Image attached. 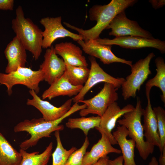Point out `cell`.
I'll list each match as a JSON object with an SVG mask.
<instances>
[{
  "label": "cell",
  "mask_w": 165,
  "mask_h": 165,
  "mask_svg": "<svg viewBox=\"0 0 165 165\" xmlns=\"http://www.w3.org/2000/svg\"><path fill=\"white\" fill-rule=\"evenodd\" d=\"M137 2L136 0H112L107 5L92 6L89 10V18L97 23L89 29L84 30L65 22L64 24L67 27L77 31L84 41L96 40L99 38L102 32L106 29L116 15Z\"/></svg>",
  "instance_id": "6da1fadb"
},
{
  "label": "cell",
  "mask_w": 165,
  "mask_h": 165,
  "mask_svg": "<svg viewBox=\"0 0 165 165\" xmlns=\"http://www.w3.org/2000/svg\"><path fill=\"white\" fill-rule=\"evenodd\" d=\"M84 105H80L77 102L75 103L69 110L63 116L55 120L46 121L42 118L25 119L18 123L14 128L15 133L25 131L31 135L20 145L21 149L26 150L36 145L39 140L44 137H50L51 134L56 131L64 129L63 125L59 124L65 118L74 113L84 108Z\"/></svg>",
  "instance_id": "7a4b0ae2"
},
{
  "label": "cell",
  "mask_w": 165,
  "mask_h": 165,
  "mask_svg": "<svg viewBox=\"0 0 165 165\" xmlns=\"http://www.w3.org/2000/svg\"><path fill=\"white\" fill-rule=\"evenodd\" d=\"M12 28L26 50L37 60L42 52V31L30 18H26L21 6L16 10V17L12 21Z\"/></svg>",
  "instance_id": "3957f363"
},
{
  "label": "cell",
  "mask_w": 165,
  "mask_h": 165,
  "mask_svg": "<svg viewBox=\"0 0 165 165\" xmlns=\"http://www.w3.org/2000/svg\"><path fill=\"white\" fill-rule=\"evenodd\" d=\"M144 109L142 108L139 97H137V102L134 109L125 113L123 118L117 122L121 125L125 126L128 131V135L136 143V147L141 158L147 159L154 150V146L144 140L143 129L141 123V118Z\"/></svg>",
  "instance_id": "277c9868"
},
{
  "label": "cell",
  "mask_w": 165,
  "mask_h": 165,
  "mask_svg": "<svg viewBox=\"0 0 165 165\" xmlns=\"http://www.w3.org/2000/svg\"><path fill=\"white\" fill-rule=\"evenodd\" d=\"M43 80V73L40 69L35 71L25 67H19L9 73L0 72V84L6 86L9 95L12 93L13 86L17 84L24 85L38 94L40 91L39 83Z\"/></svg>",
  "instance_id": "5b68a950"
},
{
  "label": "cell",
  "mask_w": 165,
  "mask_h": 165,
  "mask_svg": "<svg viewBox=\"0 0 165 165\" xmlns=\"http://www.w3.org/2000/svg\"><path fill=\"white\" fill-rule=\"evenodd\" d=\"M155 56L154 53L151 52L130 67L131 73L126 77L121 86L122 95L124 100L136 97L137 91L140 90L141 85L152 73L149 64Z\"/></svg>",
  "instance_id": "8992f818"
},
{
  "label": "cell",
  "mask_w": 165,
  "mask_h": 165,
  "mask_svg": "<svg viewBox=\"0 0 165 165\" xmlns=\"http://www.w3.org/2000/svg\"><path fill=\"white\" fill-rule=\"evenodd\" d=\"M118 88L112 84L105 82L103 88L96 95L91 98L80 100L86 105V107L81 110L79 112L81 116H85L90 114H97L101 117L108 107L118 99L117 92Z\"/></svg>",
  "instance_id": "52a82bcc"
},
{
  "label": "cell",
  "mask_w": 165,
  "mask_h": 165,
  "mask_svg": "<svg viewBox=\"0 0 165 165\" xmlns=\"http://www.w3.org/2000/svg\"><path fill=\"white\" fill-rule=\"evenodd\" d=\"M89 59L91 67L88 79L79 93L72 99L74 103L84 100L87 93L99 83H110L118 89L121 87L125 80L122 77H113L107 73L100 66L94 57H91Z\"/></svg>",
  "instance_id": "ba28073f"
},
{
  "label": "cell",
  "mask_w": 165,
  "mask_h": 165,
  "mask_svg": "<svg viewBox=\"0 0 165 165\" xmlns=\"http://www.w3.org/2000/svg\"><path fill=\"white\" fill-rule=\"evenodd\" d=\"M61 20V16L47 17L41 19L40 23L45 29L42 33V48H50L53 43L59 38L69 37L75 41L83 40L82 37L78 34L66 29L62 25Z\"/></svg>",
  "instance_id": "9c48e42d"
},
{
  "label": "cell",
  "mask_w": 165,
  "mask_h": 165,
  "mask_svg": "<svg viewBox=\"0 0 165 165\" xmlns=\"http://www.w3.org/2000/svg\"><path fill=\"white\" fill-rule=\"evenodd\" d=\"M109 29H111V31L109 35L116 38L133 36L154 38L150 32L141 28L136 21L127 18L125 11L115 16L106 28Z\"/></svg>",
  "instance_id": "30bf717a"
},
{
  "label": "cell",
  "mask_w": 165,
  "mask_h": 165,
  "mask_svg": "<svg viewBox=\"0 0 165 165\" xmlns=\"http://www.w3.org/2000/svg\"><path fill=\"white\" fill-rule=\"evenodd\" d=\"M102 44L111 46L118 45L123 48L138 49L152 48L159 50L162 53H165V42L158 38H147L138 36H128L113 39L100 38L95 40Z\"/></svg>",
  "instance_id": "8fae6325"
},
{
  "label": "cell",
  "mask_w": 165,
  "mask_h": 165,
  "mask_svg": "<svg viewBox=\"0 0 165 165\" xmlns=\"http://www.w3.org/2000/svg\"><path fill=\"white\" fill-rule=\"evenodd\" d=\"M29 92L32 98L27 99V105L32 106L38 109L42 114V118L46 121H53L60 118L71 107L72 99L67 100L61 106L57 107L48 101L41 99L34 90H30Z\"/></svg>",
  "instance_id": "7c38bea8"
},
{
  "label": "cell",
  "mask_w": 165,
  "mask_h": 165,
  "mask_svg": "<svg viewBox=\"0 0 165 165\" xmlns=\"http://www.w3.org/2000/svg\"><path fill=\"white\" fill-rule=\"evenodd\" d=\"M134 108L133 105L129 104L121 108L116 101L114 102L108 107L101 117L99 127L95 128L100 133H105L112 145L117 144L112 133V130L118 119L125 113L133 110Z\"/></svg>",
  "instance_id": "4fadbf2b"
},
{
  "label": "cell",
  "mask_w": 165,
  "mask_h": 165,
  "mask_svg": "<svg viewBox=\"0 0 165 165\" xmlns=\"http://www.w3.org/2000/svg\"><path fill=\"white\" fill-rule=\"evenodd\" d=\"M77 42L85 53L92 57L99 58L104 64L121 63L130 67L132 65V61L119 58L114 54L111 51L112 46L101 44L95 40H79Z\"/></svg>",
  "instance_id": "5bb4252c"
},
{
  "label": "cell",
  "mask_w": 165,
  "mask_h": 165,
  "mask_svg": "<svg viewBox=\"0 0 165 165\" xmlns=\"http://www.w3.org/2000/svg\"><path fill=\"white\" fill-rule=\"evenodd\" d=\"M65 67V63L58 57L54 47L52 46L47 48L44 55V60L40 65L43 80L50 85L63 75Z\"/></svg>",
  "instance_id": "9a60e30c"
},
{
  "label": "cell",
  "mask_w": 165,
  "mask_h": 165,
  "mask_svg": "<svg viewBox=\"0 0 165 165\" xmlns=\"http://www.w3.org/2000/svg\"><path fill=\"white\" fill-rule=\"evenodd\" d=\"M26 50L21 42L15 36L7 45L4 51L8 61L6 73L14 71L19 67H25L27 59Z\"/></svg>",
  "instance_id": "2e32d148"
},
{
  "label": "cell",
  "mask_w": 165,
  "mask_h": 165,
  "mask_svg": "<svg viewBox=\"0 0 165 165\" xmlns=\"http://www.w3.org/2000/svg\"><path fill=\"white\" fill-rule=\"evenodd\" d=\"M56 54L61 56L65 63L76 66L87 67L85 57L80 47L71 42H61L55 45Z\"/></svg>",
  "instance_id": "e0dca14e"
},
{
  "label": "cell",
  "mask_w": 165,
  "mask_h": 165,
  "mask_svg": "<svg viewBox=\"0 0 165 165\" xmlns=\"http://www.w3.org/2000/svg\"><path fill=\"white\" fill-rule=\"evenodd\" d=\"M101 137L98 142L92 147L90 151L84 155L82 165H92L101 158L107 156L111 153L120 154V150L113 147L107 136L104 133H101Z\"/></svg>",
  "instance_id": "ac0fdd59"
},
{
  "label": "cell",
  "mask_w": 165,
  "mask_h": 165,
  "mask_svg": "<svg viewBox=\"0 0 165 165\" xmlns=\"http://www.w3.org/2000/svg\"><path fill=\"white\" fill-rule=\"evenodd\" d=\"M147 105L143 113L144 123L142 125L145 141L160 148V141L157 122L150 102V95L146 96Z\"/></svg>",
  "instance_id": "d6986e66"
},
{
  "label": "cell",
  "mask_w": 165,
  "mask_h": 165,
  "mask_svg": "<svg viewBox=\"0 0 165 165\" xmlns=\"http://www.w3.org/2000/svg\"><path fill=\"white\" fill-rule=\"evenodd\" d=\"M112 134L120 148L123 165H137L134 159L136 143L132 139L127 138L128 134L126 127L123 125L118 126Z\"/></svg>",
  "instance_id": "ffe728a7"
},
{
  "label": "cell",
  "mask_w": 165,
  "mask_h": 165,
  "mask_svg": "<svg viewBox=\"0 0 165 165\" xmlns=\"http://www.w3.org/2000/svg\"><path fill=\"white\" fill-rule=\"evenodd\" d=\"M83 85L75 86L71 84L62 75L50 85V86L42 93V99L50 100L59 96L71 97L77 95L82 89Z\"/></svg>",
  "instance_id": "44dd1931"
},
{
  "label": "cell",
  "mask_w": 165,
  "mask_h": 165,
  "mask_svg": "<svg viewBox=\"0 0 165 165\" xmlns=\"http://www.w3.org/2000/svg\"><path fill=\"white\" fill-rule=\"evenodd\" d=\"M22 160L15 149L0 131V165H20Z\"/></svg>",
  "instance_id": "7402d4cb"
},
{
  "label": "cell",
  "mask_w": 165,
  "mask_h": 165,
  "mask_svg": "<svg viewBox=\"0 0 165 165\" xmlns=\"http://www.w3.org/2000/svg\"><path fill=\"white\" fill-rule=\"evenodd\" d=\"M156 73L152 78L145 84L146 96L150 95L152 88L155 86L159 88L162 92L160 95L162 101L165 104V63L163 58L158 57L155 60Z\"/></svg>",
  "instance_id": "603a6c76"
},
{
  "label": "cell",
  "mask_w": 165,
  "mask_h": 165,
  "mask_svg": "<svg viewBox=\"0 0 165 165\" xmlns=\"http://www.w3.org/2000/svg\"><path fill=\"white\" fill-rule=\"evenodd\" d=\"M53 148V143L51 142L40 154L39 152L28 153L20 148L19 152L22 160L20 165H47L52 155Z\"/></svg>",
  "instance_id": "cb8c5ba5"
},
{
  "label": "cell",
  "mask_w": 165,
  "mask_h": 165,
  "mask_svg": "<svg viewBox=\"0 0 165 165\" xmlns=\"http://www.w3.org/2000/svg\"><path fill=\"white\" fill-rule=\"evenodd\" d=\"M65 64V69L63 75L72 85H83L88 79L90 69L86 67L72 66L67 63Z\"/></svg>",
  "instance_id": "d4e9b609"
},
{
  "label": "cell",
  "mask_w": 165,
  "mask_h": 165,
  "mask_svg": "<svg viewBox=\"0 0 165 165\" xmlns=\"http://www.w3.org/2000/svg\"><path fill=\"white\" fill-rule=\"evenodd\" d=\"M100 120L101 117L99 116L70 118L66 123L65 125L67 127L72 129L76 128L81 129L87 136L91 129L99 127Z\"/></svg>",
  "instance_id": "484cf974"
},
{
  "label": "cell",
  "mask_w": 165,
  "mask_h": 165,
  "mask_svg": "<svg viewBox=\"0 0 165 165\" xmlns=\"http://www.w3.org/2000/svg\"><path fill=\"white\" fill-rule=\"evenodd\" d=\"M54 136L57 145L55 151L52 154V165H64L71 154L77 148L75 147H72L70 149L67 150L64 148L61 139L59 131H55Z\"/></svg>",
  "instance_id": "4316f807"
},
{
  "label": "cell",
  "mask_w": 165,
  "mask_h": 165,
  "mask_svg": "<svg viewBox=\"0 0 165 165\" xmlns=\"http://www.w3.org/2000/svg\"><path fill=\"white\" fill-rule=\"evenodd\" d=\"M156 119L159 133L160 141V153L165 146V111L159 106L153 108Z\"/></svg>",
  "instance_id": "83f0119b"
},
{
  "label": "cell",
  "mask_w": 165,
  "mask_h": 165,
  "mask_svg": "<svg viewBox=\"0 0 165 165\" xmlns=\"http://www.w3.org/2000/svg\"><path fill=\"white\" fill-rule=\"evenodd\" d=\"M89 144L88 138L86 136L81 147L71 154L64 165H82L84 156Z\"/></svg>",
  "instance_id": "f1b7e54d"
},
{
  "label": "cell",
  "mask_w": 165,
  "mask_h": 165,
  "mask_svg": "<svg viewBox=\"0 0 165 165\" xmlns=\"http://www.w3.org/2000/svg\"><path fill=\"white\" fill-rule=\"evenodd\" d=\"M14 6L13 0H0V9L13 10Z\"/></svg>",
  "instance_id": "f546056e"
},
{
  "label": "cell",
  "mask_w": 165,
  "mask_h": 165,
  "mask_svg": "<svg viewBox=\"0 0 165 165\" xmlns=\"http://www.w3.org/2000/svg\"><path fill=\"white\" fill-rule=\"evenodd\" d=\"M149 2L155 9L161 8L165 5V0H150Z\"/></svg>",
  "instance_id": "4dcf8cb0"
},
{
  "label": "cell",
  "mask_w": 165,
  "mask_h": 165,
  "mask_svg": "<svg viewBox=\"0 0 165 165\" xmlns=\"http://www.w3.org/2000/svg\"><path fill=\"white\" fill-rule=\"evenodd\" d=\"M123 159L122 156H120L113 160H109L108 165H123Z\"/></svg>",
  "instance_id": "1f68e13d"
},
{
  "label": "cell",
  "mask_w": 165,
  "mask_h": 165,
  "mask_svg": "<svg viewBox=\"0 0 165 165\" xmlns=\"http://www.w3.org/2000/svg\"><path fill=\"white\" fill-rule=\"evenodd\" d=\"M109 157L107 156L101 158L96 163L92 165H108Z\"/></svg>",
  "instance_id": "d6a6232c"
},
{
  "label": "cell",
  "mask_w": 165,
  "mask_h": 165,
  "mask_svg": "<svg viewBox=\"0 0 165 165\" xmlns=\"http://www.w3.org/2000/svg\"><path fill=\"white\" fill-rule=\"evenodd\" d=\"M159 165H165V146L160 153V155L159 159Z\"/></svg>",
  "instance_id": "836d02e7"
},
{
  "label": "cell",
  "mask_w": 165,
  "mask_h": 165,
  "mask_svg": "<svg viewBox=\"0 0 165 165\" xmlns=\"http://www.w3.org/2000/svg\"><path fill=\"white\" fill-rule=\"evenodd\" d=\"M148 165H159L158 162L155 157L153 156L152 157Z\"/></svg>",
  "instance_id": "e575fe53"
}]
</instances>
